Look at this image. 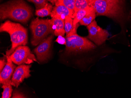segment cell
Instances as JSON below:
<instances>
[{
  "mask_svg": "<svg viewBox=\"0 0 131 98\" xmlns=\"http://www.w3.org/2000/svg\"><path fill=\"white\" fill-rule=\"evenodd\" d=\"M96 15L112 18L120 25L122 32L126 31V25L131 21V11L128 10L126 2L122 0H88Z\"/></svg>",
  "mask_w": 131,
  "mask_h": 98,
  "instance_id": "obj_1",
  "label": "cell"
},
{
  "mask_svg": "<svg viewBox=\"0 0 131 98\" xmlns=\"http://www.w3.org/2000/svg\"><path fill=\"white\" fill-rule=\"evenodd\" d=\"M33 15V10L23 1H11L2 4L0 6L1 20L8 19L26 23Z\"/></svg>",
  "mask_w": 131,
  "mask_h": 98,
  "instance_id": "obj_2",
  "label": "cell"
},
{
  "mask_svg": "<svg viewBox=\"0 0 131 98\" xmlns=\"http://www.w3.org/2000/svg\"><path fill=\"white\" fill-rule=\"evenodd\" d=\"M0 32L8 33L11 38L12 46L9 50L6 51L7 56H11L17 47L26 46L28 43L27 29L20 24L6 20L1 24Z\"/></svg>",
  "mask_w": 131,
  "mask_h": 98,
  "instance_id": "obj_3",
  "label": "cell"
},
{
  "mask_svg": "<svg viewBox=\"0 0 131 98\" xmlns=\"http://www.w3.org/2000/svg\"><path fill=\"white\" fill-rule=\"evenodd\" d=\"M77 28H76L71 33L66 35L65 51L68 55L92 50L96 48L95 44L87 38L77 34Z\"/></svg>",
  "mask_w": 131,
  "mask_h": 98,
  "instance_id": "obj_4",
  "label": "cell"
},
{
  "mask_svg": "<svg viewBox=\"0 0 131 98\" xmlns=\"http://www.w3.org/2000/svg\"><path fill=\"white\" fill-rule=\"evenodd\" d=\"M30 28L32 33L31 43L34 46H38L42 41L54 33L51 20L42 19L36 18L31 21Z\"/></svg>",
  "mask_w": 131,
  "mask_h": 98,
  "instance_id": "obj_5",
  "label": "cell"
},
{
  "mask_svg": "<svg viewBox=\"0 0 131 98\" xmlns=\"http://www.w3.org/2000/svg\"><path fill=\"white\" fill-rule=\"evenodd\" d=\"M14 64L18 65L29 64L37 62L35 56L26 46H20L16 48L14 53L9 56Z\"/></svg>",
  "mask_w": 131,
  "mask_h": 98,
  "instance_id": "obj_6",
  "label": "cell"
},
{
  "mask_svg": "<svg viewBox=\"0 0 131 98\" xmlns=\"http://www.w3.org/2000/svg\"><path fill=\"white\" fill-rule=\"evenodd\" d=\"M87 28L88 31V35L87 38L97 46L103 45L107 40L109 35L108 31L99 26L95 20L88 26Z\"/></svg>",
  "mask_w": 131,
  "mask_h": 98,
  "instance_id": "obj_7",
  "label": "cell"
},
{
  "mask_svg": "<svg viewBox=\"0 0 131 98\" xmlns=\"http://www.w3.org/2000/svg\"><path fill=\"white\" fill-rule=\"evenodd\" d=\"M53 35L51 34L44 39L34 50L38 61L42 62L49 59Z\"/></svg>",
  "mask_w": 131,
  "mask_h": 98,
  "instance_id": "obj_8",
  "label": "cell"
},
{
  "mask_svg": "<svg viewBox=\"0 0 131 98\" xmlns=\"http://www.w3.org/2000/svg\"><path fill=\"white\" fill-rule=\"evenodd\" d=\"M31 67L30 65L21 64L16 67L11 79L12 85L18 87L25 79L30 77Z\"/></svg>",
  "mask_w": 131,
  "mask_h": 98,
  "instance_id": "obj_9",
  "label": "cell"
},
{
  "mask_svg": "<svg viewBox=\"0 0 131 98\" xmlns=\"http://www.w3.org/2000/svg\"><path fill=\"white\" fill-rule=\"evenodd\" d=\"M6 56L7 58V63L0 74V83L2 85L11 80L12 76L13 75L16 68L14 63L9 57Z\"/></svg>",
  "mask_w": 131,
  "mask_h": 98,
  "instance_id": "obj_10",
  "label": "cell"
},
{
  "mask_svg": "<svg viewBox=\"0 0 131 98\" xmlns=\"http://www.w3.org/2000/svg\"><path fill=\"white\" fill-rule=\"evenodd\" d=\"M50 16L51 18L59 17L64 20L66 17H71L72 19L74 18V14L63 5L54 6Z\"/></svg>",
  "mask_w": 131,
  "mask_h": 98,
  "instance_id": "obj_11",
  "label": "cell"
},
{
  "mask_svg": "<svg viewBox=\"0 0 131 98\" xmlns=\"http://www.w3.org/2000/svg\"><path fill=\"white\" fill-rule=\"evenodd\" d=\"M51 20L54 34L56 36H64V20L59 17L51 18Z\"/></svg>",
  "mask_w": 131,
  "mask_h": 98,
  "instance_id": "obj_12",
  "label": "cell"
},
{
  "mask_svg": "<svg viewBox=\"0 0 131 98\" xmlns=\"http://www.w3.org/2000/svg\"><path fill=\"white\" fill-rule=\"evenodd\" d=\"M76 0H58L49 1L52 5L55 6L63 5L75 14V3Z\"/></svg>",
  "mask_w": 131,
  "mask_h": 98,
  "instance_id": "obj_13",
  "label": "cell"
},
{
  "mask_svg": "<svg viewBox=\"0 0 131 98\" xmlns=\"http://www.w3.org/2000/svg\"><path fill=\"white\" fill-rule=\"evenodd\" d=\"M93 9V8L90 7L85 9L79 10L75 13L74 19H73V25L74 28L78 25L79 22L83 18Z\"/></svg>",
  "mask_w": 131,
  "mask_h": 98,
  "instance_id": "obj_14",
  "label": "cell"
},
{
  "mask_svg": "<svg viewBox=\"0 0 131 98\" xmlns=\"http://www.w3.org/2000/svg\"><path fill=\"white\" fill-rule=\"evenodd\" d=\"M53 8V5L51 3H48L43 8L39 10H36L35 15L41 17L49 16L51 15Z\"/></svg>",
  "mask_w": 131,
  "mask_h": 98,
  "instance_id": "obj_15",
  "label": "cell"
},
{
  "mask_svg": "<svg viewBox=\"0 0 131 98\" xmlns=\"http://www.w3.org/2000/svg\"><path fill=\"white\" fill-rule=\"evenodd\" d=\"M96 16V13L93 9L83 18L79 23L81 25L87 26L95 20Z\"/></svg>",
  "mask_w": 131,
  "mask_h": 98,
  "instance_id": "obj_16",
  "label": "cell"
},
{
  "mask_svg": "<svg viewBox=\"0 0 131 98\" xmlns=\"http://www.w3.org/2000/svg\"><path fill=\"white\" fill-rule=\"evenodd\" d=\"M2 88L3 89L2 98H11L13 91L11 80L3 84Z\"/></svg>",
  "mask_w": 131,
  "mask_h": 98,
  "instance_id": "obj_17",
  "label": "cell"
},
{
  "mask_svg": "<svg viewBox=\"0 0 131 98\" xmlns=\"http://www.w3.org/2000/svg\"><path fill=\"white\" fill-rule=\"evenodd\" d=\"M73 19L70 17H66L64 19V29L66 35L69 34L73 29L77 28L78 25L74 28L73 25Z\"/></svg>",
  "mask_w": 131,
  "mask_h": 98,
  "instance_id": "obj_18",
  "label": "cell"
},
{
  "mask_svg": "<svg viewBox=\"0 0 131 98\" xmlns=\"http://www.w3.org/2000/svg\"><path fill=\"white\" fill-rule=\"evenodd\" d=\"M89 7L90 6H89L88 0H76L75 14L79 10L85 9Z\"/></svg>",
  "mask_w": 131,
  "mask_h": 98,
  "instance_id": "obj_19",
  "label": "cell"
},
{
  "mask_svg": "<svg viewBox=\"0 0 131 98\" xmlns=\"http://www.w3.org/2000/svg\"><path fill=\"white\" fill-rule=\"evenodd\" d=\"M28 1L33 3L35 4L36 10H39L43 8L48 3V1L46 0H30Z\"/></svg>",
  "mask_w": 131,
  "mask_h": 98,
  "instance_id": "obj_20",
  "label": "cell"
},
{
  "mask_svg": "<svg viewBox=\"0 0 131 98\" xmlns=\"http://www.w3.org/2000/svg\"><path fill=\"white\" fill-rule=\"evenodd\" d=\"M56 41L59 44L64 45L66 46L67 43L66 38H64V37L62 36H58V38L57 39Z\"/></svg>",
  "mask_w": 131,
  "mask_h": 98,
  "instance_id": "obj_21",
  "label": "cell"
},
{
  "mask_svg": "<svg viewBox=\"0 0 131 98\" xmlns=\"http://www.w3.org/2000/svg\"><path fill=\"white\" fill-rule=\"evenodd\" d=\"M12 98H26L24 95L19 91H15Z\"/></svg>",
  "mask_w": 131,
  "mask_h": 98,
  "instance_id": "obj_22",
  "label": "cell"
},
{
  "mask_svg": "<svg viewBox=\"0 0 131 98\" xmlns=\"http://www.w3.org/2000/svg\"><path fill=\"white\" fill-rule=\"evenodd\" d=\"M7 63V58L5 56V58L1 59L0 60V72H1Z\"/></svg>",
  "mask_w": 131,
  "mask_h": 98,
  "instance_id": "obj_23",
  "label": "cell"
}]
</instances>
